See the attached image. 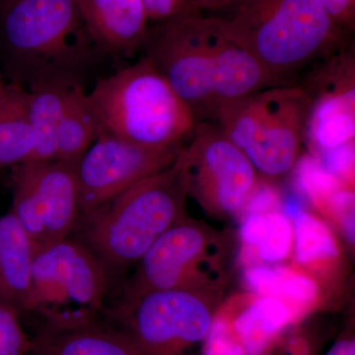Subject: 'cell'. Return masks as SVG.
<instances>
[{"mask_svg":"<svg viewBox=\"0 0 355 355\" xmlns=\"http://www.w3.org/2000/svg\"><path fill=\"white\" fill-rule=\"evenodd\" d=\"M144 49L196 123L216 120L223 105L277 86L214 14L193 11L159 23Z\"/></svg>","mask_w":355,"mask_h":355,"instance_id":"6da1fadb","label":"cell"},{"mask_svg":"<svg viewBox=\"0 0 355 355\" xmlns=\"http://www.w3.org/2000/svg\"><path fill=\"white\" fill-rule=\"evenodd\" d=\"M214 15L277 85L347 48L349 34L318 0H242Z\"/></svg>","mask_w":355,"mask_h":355,"instance_id":"7a4b0ae2","label":"cell"},{"mask_svg":"<svg viewBox=\"0 0 355 355\" xmlns=\"http://www.w3.org/2000/svg\"><path fill=\"white\" fill-rule=\"evenodd\" d=\"M0 43L9 81L27 90L50 81L83 84L98 49L76 0H6Z\"/></svg>","mask_w":355,"mask_h":355,"instance_id":"3957f363","label":"cell"},{"mask_svg":"<svg viewBox=\"0 0 355 355\" xmlns=\"http://www.w3.org/2000/svg\"><path fill=\"white\" fill-rule=\"evenodd\" d=\"M187 197L177 157L167 169L79 214L76 239L92 251L107 272L125 270L137 265L168 229L186 218Z\"/></svg>","mask_w":355,"mask_h":355,"instance_id":"277c9868","label":"cell"},{"mask_svg":"<svg viewBox=\"0 0 355 355\" xmlns=\"http://www.w3.org/2000/svg\"><path fill=\"white\" fill-rule=\"evenodd\" d=\"M88 97L102 132L139 146H183L197 125L186 104L144 57L99 79Z\"/></svg>","mask_w":355,"mask_h":355,"instance_id":"5b68a950","label":"cell"},{"mask_svg":"<svg viewBox=\"0 0 355 355\" xmlns=\"http://www.w3.org/2000/svg\"><path fill=\"white\" fill-rule=\"evenodd\" d=\"M307 110L304 90L288 84L261 89L223 105L216 121L258 176L279 180L297 164Z\"/></svg>","mask_w":355,"mask_h":355,"instance_id":"8992f818","label":"cell"},{"mask_svg":"<svg viewBox=\"0 0 355 355\" xmlns=\"http://www.w3.org/2000/svg\"><path fill=\"white\" fill-rule=\"evenodd\" d=\"M108 291V272L87 246L67 237L37 246L29 312L44 328H69L96 321Z\"/></svg>","mask_w":355,"mask_h":355,"instance_id":"52a82bcc","label":"cell"},{"mask_svg":"<svg viewBox=\"0 0 355 355\" xmlns=\"http://www.w3.org/2000/svg\"><path fill=\"white\" fill-rule=\"evenodd\" d=\"M219 291L169 289L123 299L112 313L141 355H184L214 322Z\"/></svg>","mask_w":355,"mask_h":355,"instance_id":"ba28073f","label":"cell"},{"mask_svg":"<svg viewBox=\"0 0 355 355\" xmlns=\"http://www.w3.org/2000/svg\"><path fill=\"white\" fill-rule=\"evenodd\" d=\"M218 237L184 218L163 233L137 263L123 299L157 291H219L223 282Z\"/></svg>","mask_w":355,"mask_h":355,"instance_id":"9c48e42d","label":"cell"},{"mask_svg":"<svg viewBox=\"0 0 355 355\" xmlns=\"http://www.w3.org/2000/svg\"><path fill=\"white\" fill-rule=\"evenodd\" d=\"M180 151L188 197L210 214L233 216L253 195L258 174L217 123H197Z\"/></svg>","mask_w":355,"mask_h":355,"instance_id":"30bf717a","label":"cell"},{"mask_svg":"<svg viewBox=\"0 0 355 355\" xmlns=\"http://www.w3.org/2000/svg\"><path fill=\"white\" fill-rule=\"evenodd\" d=\"M297 83L308 98L303 144L318 162L354 150L355 58L352 49L312 65Z\"/></svg>","mask_w":355,"mask_h":355,"instance_id":"8fae6325","label":"cell"},{"mask_svg":"<svg viewBox=\"0 0 355 355\" xmlns=\"http://www.w3.org/2000/svg\"><path fill=\"white\" fill-rule=\"evenodd\" d=\"M10 212L37 246L69 237L79 216L76 166L27 161L11 171Z\"/></svg>","mask_w":355,"mask_h":355,"instance_id":"7c38bea8","label":"cell"},{"mask_svg":"<svg viewBox=\"0 0 355 355\" xmlns=\"http://www.w3.org/2000/svg\"><path fill=\"white\" fill-rule=\"evenodd\" d=\"M182 148L183 146L151 148L102 132L76 166L79 214L167 169Z\"/></svg>","mask_w":355,"mask_h":355,"instance_id":"4fadbf2b","label":"cell"},{"mask_svg":"<svg viewBox=\"0 0 355 355\" xmlns=\"http://www.w3.org/2000/svg\"><path fill=\"white\" fill-rule=\"evenodd\" d=\"M89 37L100 50L128 55L144 48L149 18L140 0H76Z\"/></svg>","mask_w":355,"mask_h":355,"instance_id":"5bb4252c","label":"cell"},{"mask_svg":"<svg viewBox=\"0 0 355 355\" xmlns=\"http://www.w3.org/2000/svg\"><path fill=\"white\" fill-rule=\"evenodd\" d=\"M36 244L11 212L0 217V305L29 312Z\"/></svg>","mask_w":355,"mask_h":355,"instance_id":"9a60e30c","label":"cell"},{"mask_svg":"<svg viewBox=\"0 0 355 355\" xmlns=\"http://www.w3.org/2000/svg\"><path fill=\"white\" fill-rule=\"evenodd\" d=\"M30 355H141L119 328L91 323L69 328H44L32 338Z\"/></svg>","mask_w":355,"mask_h":355,"instance_id":"2e32d148","label":"cell"},{"mask_svg":"<svg viewBox=\"0 0 355 355\" xmlns=\"http://www.w3.org/2000/svg\"><path fill=\"white\" fill-rule=\"evenodd\" d=\"M76 85L50 81L28 89V116L35 141L29 161H55L58 127Z\"/></svg>","mask_w":355,"mask_h":355,"instance_id":"e0dca14e","label":"cell"},{"mask_svg":"<svg viewBox=\"0 0 355 355\" xmlns=\"http://www.w3.org/2000/svg\"><path fill=\"white\" fill-rule=\"evenodd\" d=\"M28 90L0 76V168L27 162L34 149Z\"/></svg>","mask_w":355,"mask_h":355,"instance_id":"ac0fdd59","label":"cell"},{"mask_svg":"<svg viewBox=\"0 0 355 355\" xmlns=\"http://www.w3.org/2000/svg\"><path fill=\"white\" fill-rule=\"evenodd\" d=\"M101 132L88 92L83 84H77L70 93L58 127L55 161L76 166Z\"/></svg>","mask_w":355,"mask_h":355,"instance_id":"d6986e66","label":"cell"},{"mask_svg":"<svg viewBox=\"0 0 355 355\" xmlns=\"http://www.w3.org/2000/svg\"><path fill=\"white\" fill-rule=\"evenodd\" d=\"M291 319V313L284 301L261 296L234 323V333L241 343L245 355H263L268 345Z\"/></svg>","mask_w":355,"mask_h":355,"instance_id":"ffe728a7","label":"cell"},{"mask_svg":"<svg viewBox=\"0 0 355 355\" xmlns=\"http://www.w3.org/2000/svg\"><path fill=\"white\" fill-rule=\"evenodd\" d=\"M241 237L247 246L256 249L261 260L275 263L284 260L289 253L291 221L277 210L246 214L241 226Z\"/></svg>","mask_w":355,"mask_h":355,"instance_id":"44dd1931","label":"cell"},{"mask_svg":"<svg viewBox=\"0 0 355 355\" xmlns=\"http://www.w3.org/2000/svg\"><path fill=\"white\" fill-rule=\"evenodd\" d=\"M244 277L248 287L261 296L306 303L314 300L319 292L316 282L309 277L284 268L253 266L248 268Z\"/></svg>","mask_w":355,"mask_h":355,"instance_id":"7402d4cb","label":"cell"},{"mask_svg":"<svg viewBox=\"0 0 355 355\" xmlns=\"http://www.w3.org/2000/svg\"><path fill=\"white\" fill-rule=\"evenodd\" d=\"M295 242V258L299 263L330 260L338 256L335 238L326 224L316 217L299 210L292 217Z\"/></svg>","mask_w":355,"mask_h":355,"instance_id":"603a6c76","label":"cell"},{"mask_svg":"<svg viewBox=\"0 0 355 355\" xmlns=\"http://www.w3.org/2000/svg\"><path fill=\"white\" fill-rule=\"evenodd\" d=\"M32 338L19 321V313L0 305V355H30Z\"/></svg>","mask_w":355,"mask_h":355,"instance_id":"cb8c5ba5","label":"cell"},{"mask_svg":"<svg viewBox=\"0 0 355 355\" xmlns=\"http://www.w3.org/2000/svg\"><path fill=\"white\" fill-rule=\"evenodd\" d=\"M298 181L302 190L317 202L333 195L338 189V179L329 174L316 159L300 166Z\"/></svg>","mask_w":355,"mask_h":355,"instance_id":"d4e9b609","label":"cell"},{"mask_svg":"<svg viewBox=\"0 0 355 355\" xmlns=\"http://www.w3.org/2000/svg\"><path fill=\"white\" fill-rule=\"evenodd\" d=\"M202 342L203 355H245L241 343L222 319L214 320Z\"/></svg>","mask_w":355,"mask_h":355,"instance_id":"484cf974","label":"cell"},{"mask_svg":"<svg viewBox=\"0 0 355 355\" xmlns=\"http://www.w3.org/2000/svg\"><path fill=\"white\" fill-rule=\"evenodd\" d=\"M149 21L162 23L183 14L193 12L191 0H140Z\"/></svg>","mask_w":355,"mask_h":355,"instance_id":"4316f807","label":"cell"},{"mask_svg":"<svg viewBox=\"0 0 355 355\" xmlns=\"http://www.w3.org/2000/svg\"><path fill=\"white\" fill-rule=\"evenodd\" d=\"M331 205L338 220L342 223L343 233L350 244H354V193L352 191H335L331 196Z\"/></svg>","mask_w":355,"mask_h":355,"instance_id":"83f0119b","label":"cell"},{"mask_svg":"<svg viewBox=\"0 0 355 355\" xmlns=\"http://www.w3.org/2000/svg\"><path fill=\"white\" fill-rule=\"evenodd\" d=\"M343 31H354L355 0H318Z\"/></svg>","mask_w":355,"mask_h":355,"instance_id":"f1b7e54d","label":"cell"},{"mask_svg":"<svg viewBox=\"0 0 355 355\" xmlns=\"http://www.w3.org/2000/svg\"><path fill=\"white\" fill-rule=\"evenodd\" d=\"M247 214H266L272 211L277 205V196L272 189L261 187L254 190L248 200Z\"/></svg>","mask_w":355,"mask_h":355,"instance_id":"f546056e","label":"cell"},{"mask_svg":"<svg viewBox=\"0 0 355 355\" xmlns=\"http://www.w3.org/2000/svg\"><path fill=\"white\" fill-rule=\"evenodd\" d=\"M242 0H191V8L200 13L216 14L235 6Z\"/></svg>","mask_w":355,"mask_h":355,"instance_id":"4dcf8cb0","label":"cell"},{"mask_svg":"<svg viewBox=\"0 0 355 355\" xmlns=\"http://www.w3.org/2000/svg\"><path fill=\"white\" fill-rule=\"evenodd\" d=\"M326 355H355V342L354 340H338Z\"/></svg>","mask_w":355,"mask_h":355,"instance_id":"1f68e13d","label":"cell"},{"mask_svg":"<svg viewBox=\"0 0 355 355\" xmlns=\"http://www.w3.org/2000/svg\"><path fill=\"white\" fill-rule=\"evenodd\" d=\"M4 1H6V0H0V4H1L2 2H4Z\"/></svg>","mask_w":355,"mask_h":355,"instance_id":"d6a6232c","label":"cell"}]
</instances>
